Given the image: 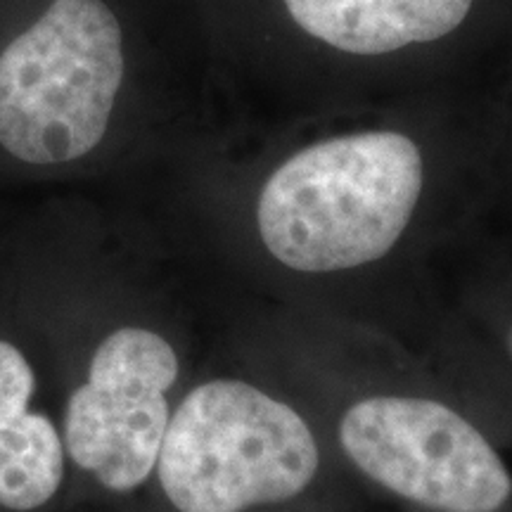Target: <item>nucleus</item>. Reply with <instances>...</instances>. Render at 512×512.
I'll return each mask as SVG.
<instances>
[{"label":"nucleus","mask_w":512,"mask_h":512,"mask_svg":"<svg viewBox=\"0 0 512 512\" xmlns=\"http://www.w3.org/2000/svg\"><path fill=\"white\" fill-rule=\"evenodd\" d=\"M320 465L306 420L242 380H211L185 396L166 427L157 472L181 512H242L285 503Z\"/></svg>","instance_id":"f03ea898"},{"label":"nucleus","mask_w":512,"mask_h":512,"mask_svg":"<svg viewBox=\"0 0 512 512\" xmlns=\"http://www.w3.org/2000/svg\"><path fill=\"white\" fill-rule=\"evenodd\" d=\"M124 79L121 27L102 0H53L0 53V145L62 164L105 136Z\"/></svg>","instance_id":"7ed1b4c3"},{"label":"nucleus","mask_w":512,"mask_h":512,"mask_svg":"<svg viewBox=\"0 0 512 512\" xmlns=\"http://www.w3.org/2000/svg\"><path fill=\"white\" fill-rule=\"evenodd\" d=\"M339 441L363 475L422 508L498 512L512 498L501 453L446 403L368 396L344 413Z\"/></svg>","instance_id":"20e7f679"},{"label":"nucleus","mask_w":512,"mask_h":512,"mask_svg":"<svg viewBox=\"0 0 512 512\" xmlns=\"http://www.w3.org/2000/svg\"><path fill=\"white\" fill-rule=\"evenodd\" d=\"M36 375L22 351L0 342V505L34 510L60 489L62 441L46 415L29 413Z\"/></svg>","instance_id":"0eeeda50"},{"label":"nucleus","mask_w":512,"mask_h":512,"mask_svg":"<svg viewBox=\"0 0 512 512\" xmlns=\"http://www.w3.org/2000/svg\"><path fill=\"white\" fill-rule=\"evenodd\" d=\"M420 192L422 157L411 138L339 136L273 171L256 204V228L266 252L290 271H351L392 252Z\"/></svg>","instance_id":"f257e3e1"},{"label":"nucleus","mask_w":512,"mask_h":512,"mask_svg":"<svg viewBox=\"0 0 512 512\" xmlns=\"http://www.w3.org/2000/svg\"><path fill=\"white\" fill-rule=\"evenodd\" d=\"M306 34L354 55L394 53L458 29L472 0H285Z\"/></svg>","instance_id":"423d86ee"},{"label":"nucleus","mask_w":512,"mask_h":512,"mask_svg":"<svg viewBox=\"0 0 512 512\" xmlns=\"http://www.w3.org/2000/svg\"><path fill=\"white\" fill-rule=\"evenodd\" d=\"M176 377L178 356L162 335L114 330L64 415V446L74 463L112 491L143 484L157 467L171 420L166 392Z\"/></svg>","instance_id":"39448f33"},{"label":"nucleus","mask_w":512,"mask_h":512,"mask_svg":"<svg viewBox=\"0 0 512 512\" xmlns=\"http://www.w3.org/2000/svg\"><path fill=\"white\" fill-rule=\"evenodd\" d=\"M508 351H510V358H512V320H510V328H508Z\"/></svg>","instance_id":"6e6552de"}]
</instances>
